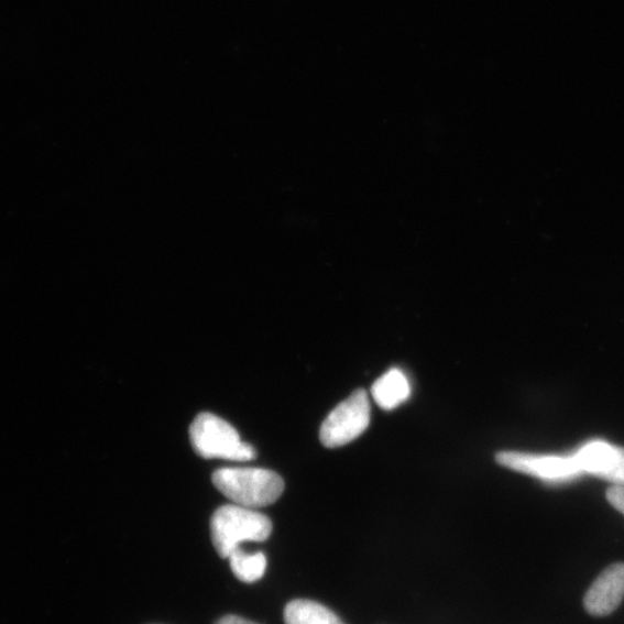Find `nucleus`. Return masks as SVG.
<instances>
[{
    "mask_svg": "<svg viewBox=\"0 0 624 624\" xmlns=\"http://www.w3.org/2000/svg\"><path fill=\"white\" fill-rule=\"evenodd\" d=\"M216 489L241 506L265 507L283 495L285 483L280 474L256 468H225L212 475Z\"/></svg>",
    "mask_w": 624,
    "mask_h": 624,
    "instance_id": "1",
    "label": "nucleus"
},
{
    "mask_svg": "<svg viewBox=\"0 0 624 624\" xmlns=\"http://www.w3.org/2000/svg\"><path fill=\"white\" fill-rule=\"evenodd\" d=\"M271 532L267 516L238 504L221 506L211 519L212 543L222 559H228L244 541L267 540Z\"/></svg>",
    "mask_w": 624,
    "mask_h": 624,
    "instance_id": "2",
    "label": "nucleus"
},
{
    "mask_svg": "<svg viewBox=\"0 0 624 624\" xmlns=\"http://www.w3.org/2000/svg\"><path fill=\"white\" fill-rule=\"evenodd\" d=\"M190 441L195 452L204 459L250 461L256 450L242 442L238 430L212 413H200L190 426Z\"/></svg>",
    "mask_w": 624,
    "mask_h": 624,
    "instance_id": "3",
    "label": "nucleus"
},
{
    "mask_svg": "<svg viewBox=\"0 0 624 624\" xmlns=\"http://www.w3.org/2000/svg\"><path fill=\"white\" fill-rule=\"evenodd\" d=\"M370 424L368 393L358 390L339 404L322 423L319 437L324 447L335 449L350 445Z\"/></svg>",
    "mask_w": 624,
    "mask_h": 624,
    "instance_id": "4",
    "label": "nucleus"
},
{
    "mask_svg": "<svg viewBox=\"0 0 624 624\" xmlns=\"http://www.w3.org/2000/svg\"><path fill=\"white\" fill-rule=\"evenodd\" d=\"M496 461L503 468L537 478L547 484L568 483L584 475L573 456L503 451L496 455Z\"/></svg>",
    "mask_w": 624,
    "mask_h": 624,
    "instance_id": "5",
    "label": "nucleus"
},
{
    "mask_svg": "<svg viewBox=\"0 0 624 624\" xmlns=\"http://www.w3.org/2000/svg\"><path fill=\"white\" fill-rule=\"evenodd\" d=\"M584 474H591L624 488V449L605 441L589 442L572 455Z\"/></svg>",
    "mask_w": 624,
    "mask_h": 624,
    "instance_id": "6",
    "label": "nucleus"
},
{
    "mask_svg": "<svg viewBox=\"0 0 624 624\" xmlns=\"http://www.w3.org/2000/svg\"><path fill=\"white\" fill-rule=\"evenodd\" d=\"M624 598V563H615L599 574L584 596V607L593 616H607Z\"/></svg>",
    "mask_w": 624,
    "mask_h": 624,
    "instance_id": "7",
    "label": "nucleus"
},
{
    "mask_svg": "<svg viewBox=\"0 0 624 624\" xmlns=\"http://www.w3.org/2000/svg\"><path fill=\"white\" fill-rule=\"evenodd\" d=\"M410 383L404 372L398 368L390 369L372 387V395L376 404L385 410L397 408L410 397Z\"/></svg>",
    "mask_w": 624,
    "mask_h": 624,
    "instance_id": "8",
    "label": "nucleus"
},
{
    "mask_svg": "<svg viewBox=\"0 0 624 624\" xmlns=\"http://www.w3.org/2000/svg\"><path fill=\"white\" fill-rule=\"evenodd\" d=\"M285 624H344L341 618L316 601L297 599L286 606Z\"/></svg>",
    "mask_w": 624,
    "mask_h": 624,
    "instance_id": "9",
    "label": "nucleus"
},
{
    "mask_svg": "<svg viewBox=\"0 0 624 624\" xmlns=\"http://www.w3.org/2000/svg\"><path fill=\"white\" fill-rule=\"evenodd\" d=\"M228 559L231 570L243 583L260 581L266 571L267 560L261 551L249 554L238 548L230 554Z\"/></svg>",
    "mask_w": 624,
    "mask_h": 624,
    "instance_id": "10",
    "label": "nucleus"
},
{
    "mask_svg": "<svg viewBox=\"0 0 624 624\" xmlns=\"http://www.w3.org/2000/svg\"><path fill=\"white\" fill-rule=\"evenodd\" d=\"M606 497L611 505L624 515V488L613 485V488L609 489Z\"/></svg>",
    "mask_w": 624,
    "mask_h": 624,
    "instance_id": "11",
    "label": "nucleus"
},
{
    "mask_svg": "<svg viewBox=\"0 0 624 624\" xmlns=\"http://www.w3.org/2000/svg\"><path fill=\"white\" fill-rule=\"evenodd\" d=\"M216 624H258L237 615H227L220 618Z\"/></svg>",
    "mask_w": 624,
    "mask_h": 624,
    "instance_id": "12",
    "label": "nucleus"
}]
</instances>
